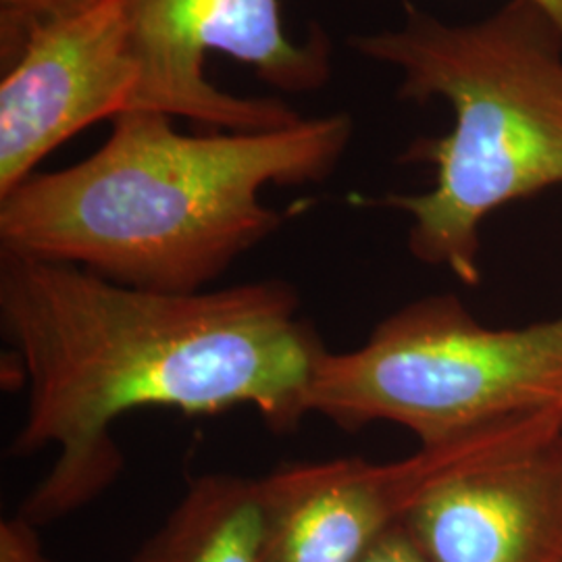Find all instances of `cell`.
Instances as JSON below:
<instances>
[{
    "label": "cell",
    "instance_id": "cell-1",
    "mask_svg": "<svg viewBox=\"0 0 562 562\" xmlns=\"http://www.w3.org/2000/svg\"><path fill=\"white\" fill-rule=\"evenodd\" d=\"M0 331L27 382L11 454L57 448L18 513L38 527L120 480L113 425L132 411L250 406L276 434L294 431L325 350L290 281L169 294L11 252H0Z\"/></svg>",
    "mask_w": 562,
    "mask_h": 562
},
{
    "label": "cell",
    "instance_id": "cell-2",
    "mask_svg": "<svg viewBox=\"0 0 562 562\" xmlns=\"http://www.w3.org/2000/svg\"><path fill=\"white\" fill-rule=\"evenodd\" d=\"M352 130L348 113H331L186 136L162 113L125 111L94 155L0 196V252L153 292L209 290L280 229L262 188L327 180Z\"/></svg>",
    "mask_w": 562,
    "mask_h": 562
},
{
    "label": "cell",
    "instance_id": "cell-3",
    "mask_svg": "<svg viewBox=\"0 0 562 562\" xmlns=\"http://www.w3.org/2000/svg\"><path fill=\"white\" fill-rule=\"evenodd\" d=\"M350 48L401 71V101L452 106L450 134L413 142L402 155L436 167L434 188L369 202L413 220L415 259L477 285L485 217L562 183L561 27L536 0H508L464 25L404 2L402 25L357 34Z\"/></svg>",
    "mask_w": 562,
    "mask_h": 562
},
{
    "label": "cell",
    "instance_id": "cell-4",
    "mask_svg": "<svg viewBox=\"0 0 562 562\" xmlns=\"http://www.w3.org/2000/svg\"><path fill=\"white\" fill-rule=\"evenodd\" d=\"M562 406V315L492 329L459 299L411 302L346 352L323 350L308 415L341 429L396 423L438 443L487 423Z\"/></svg>",
    "mask_w": 562,
    "mask_h": 562
},
{
    "label": "cell",
    "instance_id": "cell-5",
    "mask_svg": "<svg viewBox=\"0 0 562 562\" xmlns=\"http://www.w3.org/2000/svg\"><path fill=\"white\" fill-rule=\"evenodd\" d=\"M138 88L130 111H155L225 132H267L304 120L285 102L223 92L204 74L211 53L229 55L281 92H315L331 80L334 46L315 25L294 42L281 0H123Z\"/></svg>",
    "mask_w": 562,
    "mask_h": 562
},
{
    "label": "cell",
    "instance_id": "cell-6",
    "mask_svg": "<svg viewBox=\"0 0 562 562\" xmlns=\"http://www.w3.org/2000/svg\"><path fill=\"white\" fill-rule=\"evenodd\" d=\"M562 434V406L487 423L392 462L281 464L261 477L262 562H359L436 485Z\"/></svg>",
    "mask_w": 562,
    "mask_h": 562
},
{
    "label": "cell",
    "instance_id": "cell-7",
    "mask_svg": "<svg viewBox=\"0 0 562 562\" xmlns=\"http://www.w3.org/2000/svg\"><path fill=\"white\" fill-rule=\"evenodd\" d=\"M136 88L123 0L34 25L0 81V196L60 144L130 111Z\"/></svg>",
    "mask_w": 562,
    "mask_h": 562
},
{
    "label": "cell",
    "instance_id": "cell-8",
    "mask_svg": "<svg viewBox=\"0 0 562 562\" xmlns=\"http://www.w3.org/2000/svg\"><path fill=\"white\" fill-rule=\"evenodd\" d=\"M401 525L427 562H562V434L436 485Z\"/></svg>",
    "mask_w": 562,
    "mask_h": 562
},
{
    "label": "cell",
    "instance_id": "cell-9",
    "mask_svg": "<svg viewBox=\"0 0 562 562\" xmlns=\"http://www.w3.org/2000/svg\"><path fill=\"white\" fill-rule=\"evenodd\" d=\"M262 480L206 473L148 536L132 562H262Z\"/></svg>",
    "mask_w": 562,
    "mask_h": 562
},
{
    "label": "cell",
    "instance_id": "cell-10",
    "mask_svg": "<svg viewBox=\"0 0 562 562\" xmlns=\"http://www.w3.org/2000/svg\"><path fill=\"white\" fill-rule=\"evenodd\" d=\"M104 0H0L2 9V60L13 59L27 32L44 21L78 15Z\"/></svg>",
    "mask_w": 562,
    "mask_h": 562
},
{
    "label": "cell",
    "instance_id": "cell-11",
    "mask_svg": "<svg viewBox=\"0 0 562 562\" xmlns=\"http://www.w3.org/2000/svg\"><path fill=\"white\" fill-rule=\"evenodd\" d=\"M38 525L15 515L0 521V562H57L44 548Z\"/></svg>",
    "mask_w": 562,
    "mask_h": 562
},
{
    "label": "cell",
    "instance_id": "cell-12",
    "mask_svg": "<svg viewBox=\"0 0 562 562\" xmlns=\"http://www.w3.org/2000/svg\"><path fill=\"white\" fill-rule=\"evenodd\" d=\"M359 562H427L401 522L387 529Z\"/></svg>",
    "mask_w": 562,
    "mask_h": 562
},
{
    "label": "cell",
    "instance_id": "cell-13",
    "mask_svg": "<svg viewBox=\"0 0 562 562\" xmlns=\"http://www.w3.org/2000/svg\"><path fill=\"white\" fill-rule=\"evenodd\" d=\"M543 11L557 21V25L562 30V0H536Z\"/></svg>",
    "mask_w": 562,
    "mask_h": 562
}]
</instances>
